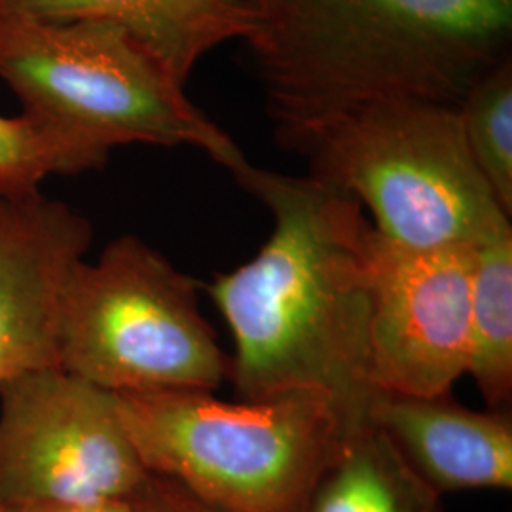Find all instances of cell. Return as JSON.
I'll return each mask as SVG.
<instances>
[{
    "mask_svg": "<svg viewBox=\"0 0 512 512\" xmlns=\"http://www.w3.org/2000/svg\"><path fill=\"white\" fill-rule=\"evenodd\" d=\"M274 219L249 262L207 285L234 338L228 380L245 401L319 391L365 412L368 241L363 205L329 184L245 162L234 173Z\"/></svg>",
    "mask_w": 512,
    "mask_h": 512,
    "instance_id": "cell-1",
    "label": "cell"
},
{
    "mask_svg": "<svg viewBox=\"0 0 512 512\" xmlns=\"http://www.w3.org/2000/svg\"><path fill=\"white\" fill-rule=\"evenodd\" d=\"M245 44L275 141L304 156L351 114L385 99L459 107L512 57V0H243Z\"/></svg>",
    "mask_w": 512,
    "mask_h": 512,
    "instance_id": "cell-2",
    "label": "cell"
},
{
    "mask_svg": "<svg viewBox=\"0 0 512 512\" xmlns=\"http://www.w3.org/2000/svg\"><path fill=\"white\" fill-rule=\"evenodd\" d=\"M0 80L48 129L74 175L124 145L194 147L234 173L247 162L150 55L107 21H50L0 8Z\"/></svg>",
    "mask_w": 512,
    "mask_h": 512,
    "instance_id": "cell-3",
    "label": "cell"
},
{
    "mask_svg": "<svg viewBox=\"0 0 512 512\" xmlns=\"http://www.w3.org/2000/svg\"><path fill=\"white\" fill-rule=\"evenodd\" d=\"M116 397L148 473L224 512H306L317 482L366 418L319 391L232 403L215 391Z\"/></svg>",
    "mask_w": 512,
    "mask_h": 512,
    "instance_id": "cell-4",
    "label": "cell"
},
{
    "mask_svg": "<svg viewBox=\"0 0 512 512\" xmlns=\"http://www.w3.org/2000/svg\"><path fill=\"white\" fill-rule=\"evenodd\" d=\"M304 158L313 179L355 198L399 245L476 247L512 230L467 148L458 107L376 101L325 129Z\"/></svg>",
    "mask_w": 512,
    "mask_h": 512,
    "instance_id": "cell-5",
    "label": "cell"
},
{
    "mask_svg": "<svg viewBox=\"0 0 512 512\" xmlns=\"http://www.w3.org/2000/svg\"><path fill=\"white\" fill-rule=\"evenodd\" d=\"M198 289L145 239H112L67 277L57 366L114 395L217 391L230 355L202 315Z\"/></svg>",
    "mask_w": 512,
    "mask_h": 512,
    "instance_id": "cell-6",
    "label": "cell"
},
{
    "mask_svg": "<svg viewBox=\"0 0 512 512\" xmlns=\"http://www.w3.org/2000/svg\"><path fill=\"white\" fill-rule=\"evenodd\" d=\"M148 471L118 397L61 368L0 385V505L131 499Z\"/></svg>",
    "mask_w": 512,
    "mask_h": 512,
    "instance_id": "cell-7",
    "label": "cell"
},
{
    "mask_svg": "<svg viewBox=\"0 0 512 512\" xmlns=\"http://www.w3.org/2000/svg\"><path fill=\"white\" fill-rule=\"evenodd\" d=\"M475 247L368 241V370L374 391L446 397L467 376Z\"/></svg>",
    "mask_w": 512,
    "mask_h": 512,
    "instance_id": "cell-8",
    "label": "cell"
},
{
    "mask_svg": "<svg viewBox=\"0 0 512 512\" xmlns=\"http://www.w3.org/2000/svg\"><path fill=\"white\" fill-rule=\"evenodd\" d=\"M93 226L42 192L0 200V385L57 366L61 296Z\"/></svg>",
    "mask_w": 512,
    "mask_h": 512,
    "instance_id": "cell-9",
    "label": "cell"
},
{
    "mask_svg": "<svg viewBox=\"0 0 512 512\" xmlns=\"http://www.w3.org/2000/svg\"><path fill=\"white\" fill-rule=\"evenodd\" d=\"M365 414L433 492L511 490L509 408L473 410L450 395L406 397L376 391Z\"/></svg>",
    "mask_w": 512,
    "mask_h": 512,
    "instance_id": "cell-10",
    "label": "cell"
},
{
    "mask_svg": "<svg viewBox=\"0 0 512 512\" xmlns=\"http://www.w3.org/2000/svg\"><path fill=\"white\" fill-rule=\"evenodd\" d=\"M0 8L50 21L112 23L183 88L203 55L228 40L247 42L256 29L243 0H0Z\"/></svg>",
    "mask_w": 512,
    "mask_h": 512,
    "instance_id": "cell-11",
    "label": "cell"
},
{
    "mask_svg": "<svg viewBox=\"0 0 512 512\" xmlns=\"http://www.w3.org/2000/svg\"><path fill=\"white\" fill-rule=\"evenodd\" d=\"M306 512H444L380 429L363 420L317 482Z\"/></svg>",
    "mask_w": 512,
    "mask_h": 512,
    "instance_id": "cell-12",
    "label": "cell"
},
{
    "mask_svg": "<svg viewBox=\"0 0 512 512\" xmlns=\"http://www.w3.org/2000/svg\"><path fill=\"white\" fill-rule=\"evenodd\" d=\"M467 374L488 408L512 399V230L475 247Z\"/></svg>",
    "mask_w": 512,
    "mask_h": 512,
    "instance_id": "cell-13",
    "label": "cell"
},
{
    "mask_svg": "<svg viewBox=\"0 0 512 512\" xmlns=\"http://www.w3.org/2000/svg\"><path fill=\"white\" fill-rule=\"evenodd\" d=\"M458 110L478 171L512 217V57L480 76Z\"/></svg>",
    "mask_w": 512,
    "mask_h": 512,
    "instance_id": "cell-14",
    "label": "cell"
},
{
    "mask_svg": "<svg viewBox=\"0 0 512 512\" xmlns=\"http://www.w3.org/2000/svg\"><path fill=\"white\" fill-rule=\"evenodd\" d=\"M50 175H74L67 152L54 135L25 114H0V200L38 194Z\"/></svg>",
    "mask_w": 512,
    "mask_h": 512,
    "instance_id": "cell-15",
    "label": "cell"
},
{
    "mask_svg": "<svg viewBox=\"0 0 512 512\" xmlns=\"http://www.w3.org/2000/svg\"><path fill=\"white\" fill-rule=\"evenodd\" d=\"M135 512H224L200 499L167 476L148 473L139 492L131 497Z\"/></svg>",
    "mask_w": 512,
    "mask_h": 512,
    "instance_id": "cell-16",
    "label": "cell"
},
{
    "mask_svg": "<svg viewBox=\"0 0 512 512\" xmlns=\"http://www.w3.org/2000/svg\"><path fill=\"white\" fill-rule=\"evenodd\" d=\"M0 509L4 512H135L131 499L112 501H25Z\"/></svg>",
    "mask_w": 512,
    "mask_h": 512,
    "instance_id": "cell-17",
    "label": "cell"
},
{
    "mask_svg": "<svg viewBox=\"0 0 512 512\" xmlns=\"http://www.w3.org/2000/svg\"><path fill=\"white\" fill-rule=\"evenodd\" d=\"M0 512H4V511H2V509H0Z\"/></svg>",
    "mask_w": 512,
    "mask_h": 512,
    "instance_id": "cell-18",
    "label": "cell"
}]
</instances>
